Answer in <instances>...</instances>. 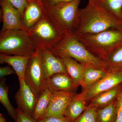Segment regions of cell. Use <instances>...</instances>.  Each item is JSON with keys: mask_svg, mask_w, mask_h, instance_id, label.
Wrapping results in <instances>:
<instances>
[{"mask_svg": "<svg viewBox=\"0 0 122 122\" xmlns=\"http://www.w3.org/2000/svg\"><path fill=\"white\" fill-rule=\"evenodd\" d=\"M122 30V20L96 2L80 9L77 25L73 35L93 34L109 30Z\"/></svg>", "mask_w": 122, "mask_h": 122, "instance_id": "cell-1", "label": "cell"}, {"mask_svg": "<svg viewBox=\"0 0 122 122\" xmlns=\"http://www.w3.org/2000/svg\"><path fill=\"white\" fill-rule=\"evenodd\" d=\"M91 52L103 61L122 46V30H109L93 34L74 35Z\"/></svg>", "mask_w": 122, "mask_h": 122, "instance_id": "cell-2", "label": "cell"}, {"mask_svg": "<svg viewBox=\"0 0 122 122\" xmlns=\"http://www.w3.org/2000/svg\"><path fill=\"white\" fill-rule=\"evenodd\" d=\"M81 0L44 7V16L63 35H73L78 23Z\"/></svg>", "mask_w": 122, "mask_h": 122, "instance_id": "cell-3", "label": "cell"}, {"mask_svg": "<svg viewBox=\"0 0 122 122\" xmlns=\"http://www.w3.org/2000/svg\"><path fill=\"white\" fill-rule=\"evenodd\" d=\"M50 51L57 57H70L85 66L106 69L104 61L91 52L74 35L65 36Z\"/></svg>", "mask_w": 122, "mask_h": 122, "instance_id": "cell-4", "label": "cell"}, {"mask_svg": "<svg viewBox=\"0 0 122 122\" xmlns=\"http://www.w3.org/2000/svg\"><path fill=\"white\" fill-rule=\"evenodd\" d=\"M28 33L21 30L1 31L0 54L30 57L38 49Z\"/></svg>", "mask_w": 122, "mask_h": 122, "instance_id": "cell-5", "label": "cell"}, {"mask_svg": "<svg viewBox=\"0 0 122 122\" xmlns=\"http://www.w3.org/2000/svg\"><path fill=\"white\" fill-rule=\"evenodd\" d=\"M27 33L38 48L50 50L65 36L45 16Z\"/></svg>", "mask_w": 122, "mask_h": 122, "instance_id": "cell-6", "label": "cell"}, {"mask_svg": "<svg viewBox=\"0 0 122 122\" xmlns=\"http://www.w3.org/2000/svg\"><path fill=\"white\" fill-rule=\"evenodd\" d=\"M24 80L38 98L46 89V78L42 65L41 50L29 58Z\"/></svg>", "mask_w": 122, "mask_h": 122, "instance_id": "cell-7", "label": "cell"}, {"mask_svg": "<svg viewBox=\"0 0 122 122\" xmlns=\"http://www.w3.org/2000/svg\"><path fill=\"white\" fill-rule=\"evenodd\" d=\"M122 84V71L108 72L103 78L83 90L81 94L86 102L103 92Z\"/></svg>", "mask_w": 122, "mask_h": 122, "instance_id": "cell-8", "label": "cell"}, {"mask_svg": "<svg viewBox=\"0 0 122 122\" xmlns=\"http://www.w3.org/2000/svg\"><path fill=\"white\" fill-rule=\"evenodd\" d=\"M18 80L20 87L15 96L17 108L33 117L38 98L24 79L18 78Z\"/></svg>", "mask_w": 122, "mask_h": 122, "instance_id": "cell-9", "label": "cell"}, {"mask_svg": "<svg viewBox=\"0 0 122 122\" xmlns=\"http://www.w3.org/2000/svg\"><path fill=\"white\" fill-rule=\"evenodd\" d=\"M76 94L75 92L66 91L52 93L49 105L41 119L50 116H65L67 107Z\"/></svg>", "mask_w": 122, "mask_h": 122, "instance_id": "cell-10", "label": "cell"}, {"mask_svg": "<svg viewBox=\"0 0 122 122\" xmlns=\"http://www.w3.org/2000/svg\"><path fill=\"white\" fill-rule=\"evenodd\" d=\"M44 16V7L36 0H29L21 16V30L28 32Z\"/></svg>", "mask_w": 122, "mask_h": 122, "instance_id": "cell-11", "label": "cell"}, {"mask_svg": "<svg viewBox=\"0 0 122 122\" xmlns=\"http://www.w3.org/2000/svg\"><path fill=\"white\" fill-rule=\"evenodd\" d=\"M42 65L46 79L56 74H68L62 61L50 50L40 49Z\"/></svg>", "mask_w": 122, "mask_h": 122, "instance_id": "cell-12", "label": "cell"}, {"mask_svg": "<svg viewBox=\"0 0 122 122\" xmlns=\"http://www.w3.org/2000/svg\"><path fill=\"white\" fill-rule=\"evenodd\" d=\"M2 12L3 25L1 31L21 30V14L17 9L6 0H0Z\"/></svg>", "mask_w": 122, "mask_h": 122, "instance_id": "cell-13", "label": "cell"}, {"mask_svg": "<svg viewBox=\"0 0 122 122\" xmlns=\"http://www.w3.org/2000/svg\"><path fill=\"white\" fill-rule=\"evenodd\" d=\"M78 87L68 74H56L46 79V89L52 93L59 91L75 92Z\"/></svg>", "mask_w": 122, "mask_h": 122, "instance_id": "cell-14", "label": "cell"}, {"mask_svg": "<svg viewBox=\"0 0 122 122\" xmlns=\"http://www.w3.org/2000/svg\"><path fill=\"white\" fill-rule=\"evenodd\" d=\"M28 57L8 55L0 54V63L11 66L16 72L18 78L24 79L29 58Z\"/></svg>", "mask_w": 122, "mask_h": 122, "instance_id": "cell-15", "label": "cell"}, {"mask_svg": "<svg viewBox=\"0 0 122 122\" xmlns=\"http://www.w3.org/2000/svg\"><path fill=\"white\" fill-rule=\"evenodd\" d=\"M122 85H118L92 99L87 107H95L100 109L115 101L121 92Z\"/></svg>", "mask_w": 122, "mask_h": 122, "instance_id": "cell-16", "label": "cell"}, {"mask_svg": "<svg viewBox=\"0 0 122 122\" xmlns=\"http://www.w3.org/2000/svg\"><path fill=\"white\" fill-rule=\"evenodd\" d=\"M58 57L62 61L74 83L78 86H81L85 66L70 57L65 56Z\"/></svg>", "mask_w": 122, "mask_h": 122, "instance_id": "cell-17", "label": "cell"}, {"mask_svg": "<svg viewBox=\"0 0 122 122\" xmlns=\"http://www.w3.org/2000/svg\"><path fill=\"white\" fill-rule=\"evenodd\" d=\"M86 100L81 94H76L67 108L65 116L72 122L80 116L87 108Z\"/></svg>", "mask_w": 122, "mask_h": 122, "instance_id": "cell-18", "label": "cell"}, {"mask_svg": "<svg viewBox=\"0 0 122 122\" xmlns=\"http://www.w3.org/2000/svg\"><path fill=\"white\" fill-rule=\"evenodd\" d=\"M107 72L108 71L106 69L85 66L81 85L82 90L86 89L103 78Z\"/></svg>", "mask_w": 122, "mask_h": 122, "instance_id": "cell-19", "label": "cell"}, {"mask_svg": "<svg viewBox=\"0 0 122 122\" xmlns=\"http://www.w3.org/2000/svg\"><path fill=\"white\" fill-rule=\"evenodd\" d=\"M52 94L49 90L46 89L38 98L32 117L37 122L42 118L49 105Z\"/></svg>", "mask_w": 122, "mask_h": 122, "instance_id": "cell-20", "label": "cell"}, {"mask_svg": "<svg viewBox=\"0 0 122 122\" xmlns=\"http://www.w3.org/2000/svg\"><path fill=\"white\" fill-rule=\"evenodd\" d=\"M9 86L6 83V79H1L0 82V102L8 113L9 115L16 122L17 118L16 109L11 105L8 96Z\"/></svg>", "mask_w": 122, "mask_h": 122, "instance_id": "cell-21", "label": "cell"}, {"mask_svg": "<svg viewBox=\"0 0 122 122\" xmlns=\"http://www.w3.org/2000/svg\"><path fill=\"white\" fill-rule=\"evenodd\" d=\"M116 99L107 106L98 109L96 122H116L117 116Z\"/></svg>", "mask_w": 122, "mask_h": 122, "instance_id": "cell-22", "label": "cell"}, {"mask_svg": "<svg viewBox=\"0 0 122 122\" xmlns=\"http://www.w3.org/2000/svg\"><path fill=\"white\" fill-rule=\"evenodd\" d=\"M104 62L108 72L122 71V46L113 52Z\"/></svg>", "mask_w": 122, "mask_h": 122, "instance_id": "cell-23", "label": "cell"}, {"mask_svg": "<svg viewBox=\"0 0 122 122\" xmlns=\"http://www.w3.org/2000/svg\"><path fill=\"white\" fill-rule=\"evenodd\" d=\"M95 2L106 11L122 20V0H96Z\"/></svg>", "mask_w": 122, "mask_h": 122, "instance_id": "cell-24", "label": "cell"}, {"mask_svg": "<svg viewBox=\"0 0 122 122\" xmlns=\"http://www.w3.org/2000/svg\"><path fill=\"white\" fill-rule=\"evenodd\" d=\"M97 110L95 107H87L77 118L72 122H96Z\"/></svg>", "mask_w": 122, "mask_h": 122, "instance_id": "cell-25", "label": "cell"}, {"mask_svg": "<svg viewBox=\"0 0 122 122\" xmlns=\"http://www.w3.org/2000/svg\"><path fill=\"white\" fill-rule=\"evenodd\" d=\"M20 11L22 15L29 0H6Z\"/></svg>", "mask_w": 122, "mask_h": 122, "instance_id": "cell-26", "label": "cell"}, {"mask_svg": "<svg viewBox=\"0 0 122 122\" xmlns=\"http://www.w3.org/2000/svg\"><path fill=\"white\" fill-rule=\"evenodd\" d=\"M17 118L15 122H37L34 119L20 110L18 108L16 109Z\"/></svg>", "mask_w": 122, "mask_h": 122, "instance_id": "cell-27", "label": "cell"}, {"mask_svg": "<svg viewBox=\"0 0 122 122\" xmlns=\"http://www.w3.org/2000/svg\"><path fill=\"white\" fill-rule=\"evenodd\" d=\"M117 116L116 122H122V92H120L116 99Z\"/></svg>", "mask_w": 122, "mask_h": 122, "instance_id": "cell-28", "label": "cell"}, {"mask_svg": "<svg viewBox=\"0 0 122 122\" xmlns=\"http://www.w3.org/2000/svg\"><path fill=\"white\" fill-rule=\"evenodd\" d=\"M37 122H72L66 116L62 117L50 116L44 118L37 121Z\"/></svg>", "mask_w": 122, "mask_h": 122, "instance_id": "cell-29", "label": "cell"}, {"mask_svg": "<svg viewBox=\"0 0 122 122\" xmlns=\"http://www.w3.org/2000/svg\"><path fill=\"white\" fill-rule=\"evenodd\" d=\"M74 0H41L44 7H50L62 3L71 2Z\"/></svg>", "mask_w": 122, "mask_h": 122, "instance_id": "cell-30", "label": "cell"}, {"mask_svg": "<svg viewBox=\"0 0 122 122\" xmlns=\"http://www.w3.org/2000/svg\"><path fill=\"white\" fill-rule=\"evenodd\" d=\"M16 74L13 68L10 65L6 66L5 67L0 68V79L4 78L5 76L9 75L14 74Z\"/></svg>", "mask_w": 122, "mask_h": 122, "instance_id": "cell-31", "label": "cell"}, {"mask_svg": "<svg viewBox=\"0 0 122 122\" xmlns=\"http://www.w3.org/2000/svg\"><path fill=\"white\" fill-rule=\"evenodd\" d=\"M0 122H7L5 118L1 113L0 114Z\"/></svg>", "mask_w": 122, "mask_h": 122, "instance_id": "cell-32", "label": "cell"}, {"mask_svg": "<svg viewBox=\"0 0 122 122\" xmlns=\"http://www.w3.org/2000/svg\"><path fill=\"white\" fill-rule=\"evenodd\" d=\"M96 0H88V3L90 4H92L95 3Z\"/></svg>", "mask_w": 122, "mask_h": 122, "instance_id": "cell-33", "label": "cell"}, {"mask_svg": "<svg viewBox=\"0 0 122 122\" xmlns=\"http://www.w3.org/2000/svg\"><path fill=\"white\" fill-rule=\"evenodd\" d=\"M36 0L37 1V2H38V3H39L40 5H41L43 6V5H42V4L41 3V0Z\"/></svg>", "mask_w": 122, "mask_h": 122, "instance_id": "cell-34", "label": "cell"}, {"mask_svg": "<svg viewBox=\"0 0 122 122\" xmlns=\"http://www.w3.org/2000/svg\"><path fill=\"white\" fill-rule=\"evenodd\" d=\"M121 92H122V87H121Z\"/></svg>", "mask_w": 122, "mask_h": 122, "instance_id": "cell-35", "label": "cell"}, {"mask_svg": "<svg viewBox=\"0 0 122 122\" xmlns=\"http://www.w3.org/2000/svg\"></svg>", "mask_w": 122, "mask_h": 122, "instance_id": "cell-36", "label": "cell"}]
</instances>
